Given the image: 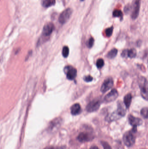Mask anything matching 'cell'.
<instances>
[{
	"label": "cell",
	"instance_id": "cell-22",
	"mask_svg": "<svg viewBox=\"0 0 148 149\" xmlns=\"http://www.w3.org/2000/svg\"><path fill=\"white\" fill-rule=\"evenodd\" d=\"M96 65L97 68L101 69L102 68L104 65V61L102 58H99L96 61Z\"/></svg>",
	"mask_w": 148,
	"mask_h": 149
},
{
	"label": "cell",
	"instance_id": "cell-21",
	"mask_svg": "<svg viewBox=\"0 0 148 149\" xmlns=\"http://www.w3.org/2000/svg\"><path fill=\"white\" fill-rule=\"evenodd\" d=\"M69 54V49L67 46H64L62 49V55L63 57L67 58Z\"/></svg>",
	"mask_w": 148,
	"mask_h": 149
},
{
	"label": "cell",
	"instance_id": "cell-28",
	"mask_svg": "<svg viewBox=\"0 0 148 149\" xmlns=\"http://www.w3.org/2000/svg\"><path fill=\"white\" fill-rule=\"evenodd\" d=\"M44 149H63V147H48Z\"/></svg>",
	"mask_w": 148,
	"mask_h": 149
},
{
	"label": "cell",
	"instance_id": "cell-17",
	"mask_svg": "<svg viewBox=\"0 0 148 149\" xmlns=\"http://www.w3.org/2000/svg\"><path fill=\"white\" fill-rule=\"evenodd\" d=\"M56 0H41V4L45 8H49L55 4Z\"/></svg>",
	"mask_w": 148,
	"mask_h": 149
},
{
	"label": "cell",
	"instance_id": "cell-9",
	"mask_svg": "<svg viewBox=\"0 0 148 149\" xmlns=\"http://www.w3.org/2000/svg\"><path fill=\"white\" fill-rule=\"evenodd\" d=\"M114 81L111 78H108L105 80L101 87L102 93H105L113 87Z\"/></svg>",
	"mask_w": 148,
	"mask_h": 149
},
{
	"label": "cell",
	"instance_id": "cell-18",
	"mask_svg": "<svg viewBox=\"0 0 148 149\" xmlns=\"http://www.w3.org/2000/svg\"><path fill=\"white\" fill-rule=\"evenodd\" d=\"M113 16L114 17H118L120 18L121 21H122L123 19V14L122 11L120 10L116 9L113 11Z\"/></svg>",
	"mask_w": 148,
	"mask_h": 149
},
{
	"label": "cell",
	"instance_id": "cell-3",
	"mask_svg": "<svg viewBox=\"0 0 148 149\" xmlns=\"http://www.w3.org/2000/svg\"><path fill=\"white\" fill-rule=\"evenodd\" d=\"M73 10L70 8H68L63 10L59 16V22L63 24L66 23L69 21L72 15Z\"/></svg>",
	"mask_w": 148,
	"mask_h": 149
},
{
	"label": "cell",
	"instance_id": "cell-29",
	"mask_svg": "<svg viewBox=\"0 0 148 149\" xmlns=\"http://www.w3.org/2000/svg\"><path fill=\"white\" fill-rule=\"evenodd\" d=\"M89 149H99V148L96 146H93V147H91Z\"/></svg>",
	"mask_w": 148,
	"mask_h": 149
},
{
	"label": "cell",
	"instance_id": "cell-15",
	"mask_svg": "<svg viewBox=\"0 0 148 149\" xmlns=\"http://www.w3.org/2000/svg\"><path fill=\"white\" fill-rule=\"evenodd\" d=\"M132 96L131 94L128 93L124 97V103L127 108H129L131 104Z\"/></svg>",
	"mask_w": 148,
	"mask_h": 149
},
{
	"label": "cell",
	"instance_id": "cell-7",
	"mask_svg": "<svg viewBox=\"0 0 148 149\" xmlns=\"http://www.w3.org/2000/svg\"><path fill=\"white\" fill-rule=\"evenodd\" d=\"M94 138L93 134L89 132H82L77 137V140L81 142H87L92 141Z\"/></svg>",
	"mask_w": 148,
	"mask_h": 149
},
{
	"label": "cell",
	"instance_id": "cell-10",
	"mask_svg": "<svg viewBox=\"0 0 148 149\" xmlns=\"http://www.w3.org/2000/svg\"><path fill=\"white\" fill-rule=\"evenodd\" d=\"M118 95L119 94L117 90L116 89H113L106 95L104 100L107 102H110L115 100L118 97Z\"/></svg>",
	"mask_w": 148,
	"mask_h": 149
},
{
	"label": "cell",
	"instance_id": "cell-12",
	"mask_svg": "<svg viewBox=\"0 0 148 149\" xmlns=\"http://www.w3.org/2000/svg\"><path fill=\"white\" fill-rule=\"evenodd\" d=\"M136 50L135 49L125 50L122 53V56L123 57H129L130 58H134L136 56Z\"/></svg>",
	"mask_w": 148,
	"mask_h": 149
},
{
	"label": "cell",
	"instance_id": "cell-13",
	"mask_svg": "<svg viewBox=\"0 0 148 149\" xmlns=\"http://www.w3.org/2000/svg\"><path fill=\"white\" fill-rule=\"evenodd\" d=\"M82 109L81 105L78 103H76L72 105L70 108L71 114L73 115L76 116L80 114L81 112Z\"/></svg>",
	"mask_w": 148,
	"mask_h": 149
},
{
	"label": "cell",
	"instance_id": "cell-14",
	"mask_svg": "<svg viewBox=\"0 0 148 149\" xmlns=\"http://www.w3.org/2000/svg\"><path fill=\"white\" fill-rule=\"evenodd\" d=\"M122 117L120 114L119 113L117 110L113 112L111 114L107 116V120L109 121H112L120 119Z\"/></svg>",
	"mask_w": 148,
	"mask_h": 149
},
{
	"label": "cell",
	"instance_id": "cell-11",
	"mask_svg": "<svg viewBox=\"0 0 148 149\" xmlns=\"http://www.w3.org/2000/svg\"><path fill=\"white\" fill-rule=\"evenodd\" d=\"M128 120L130 125H132L134 128H137L138 126H140L142 123L141 119L135 117L132 115L129 116Z\"/></svg>",
	"mask_w": 148,
	"mask_h": 149
},
{
	"label": "cell",
	"instance_id": "cell-16",
	"mask_svg": "<svg viewBox=\"0 0 148 149\" xmlns=\"http://www.w3.org/2000/svg\"><path fill=\"white\" fill-rule=\"evenodd\" d=\"M117 110L122 117L125 116L126 115V109L124 105L121 102H118V108Z\"/></svg>",
	"mask_w": 148,
	"mask_h": 149
},
{
	"label": "cell",
	"instance_id": "cell-1",
	"mask_svg": "<svg viewBox=\"0 0 148 149\" xmlns=\"http://www.w3.org/2000/svg\"><path fill=\"white\" fill-rule=\"evenodd\" d=\"M137 131V128L133 127L131 131L126 132L123 136V141L124 143L127 147H131L134 144L136 141L135 133Z\"/></svg>",
	"mask_w": 148,
	"mask_h": 149
},
{
	"label": "cell",
	"instance_id": "cell-23",
	"mask_svg": "<svg viewBox=\"0 0 148 149\" xmlns=\"http://www.w3.org/2000/svg\"><path fill=\"white\" fill-rule=\"evenodd\" d=\"M113 30H114V27L113 26L106 29V30H105L106 36L107 37H109L111 36L113 34Z\"/></svg>",
	"mask_w": 148,
	"mask_h": 149
},
{
	"label": "cell",
	"instance_id": "cell-2",
	"mask_svg": "<svg viewBox=\"0 0 148 149\" xmlns=\"http://www.w3.org/2000/svg\"><path fill=\"white\" fill-rule=\"evenodd\" d=\"M139 85L140 89L141 95L143 99L148 100V80L144 77L139 78Z\"/></svg>",
	"mask_w": 148,
	"mask_h": 149
},
{
	"label": "cell",
	"instance_id": "cell-24",
	"mask_svg": "<svg viewBox=\"0 0 148 149\" xmlns=\"http://www.w3.org/2000/svg\"><path fill=\"white\" fill-rule=\"evenodd\" d=\"M94 38L92 37L90 38L87 43V45L88 47L89 48H92L94 45Z\"/></svg>",
	"mask_w": 148,
	"mask_h": 149
},
{
	"label": "cell",
	"instance_id": "cell-5",
	"mask_svg": "<svg viewBox=\"0 0 148 149\" xmlns=\"http://www.w3.org/2000/svg\"><path fill=\"white\" fill-rule=\"evenodd\" d=\"M141 0H134L132 6V14L131 17L132 19L135 20L138 17L140 12Z\"/></svg>",
	"mask_w": 148,
	"mask_h": 149
},
{
	"label": "cell",
	"instance_id": "cell-8",
	"mask_svg": "<svg viewBox=\"0 0 148 149\" xmlns=\"http://www.w3.org/2000/svg\"><path fill=\"white\" fill-rule=\"evenodd\" d=\"M55 29L54 25L52 23L49 22L45 24L43 29L42 35L43 36H50Z\"/></svg>",
	"mask_w": 148,
	"mask_h": 149
},
{
	"label": "cell",
	"instance_id": "cell-6",
	"mask_svg": "<svg viewBox=\"0 0 148 149\" xmlns=\"http://www.w3.org/2000/svg\"><path fill=\"white\" fill-rule=\"evenodd\" d=\"M100 106H101V102L99 100L96 99L92 101L88 104L86 107V109L87 112L89 113L95 112L99 109Z\"/></svg>",
	"mask_w": 148,
	"mask_h": 149
},
{
	"label": "cell",
	"instance_id": "cell-19",
	"mask_svg": "<svg viewBox=\"0 0 148 149\" xmlns=\"http://www.w3.org/2000/svg\"><path fill=\"white\" fill-rule=\"evenodd\" d=\"M118 53V50L116 49H113L110 51L108 53L107 57L109 58L112 59V58H114Z\"/></svg>",
	"mask_w": 148,
	"mask_h": 149
},
{
	"label": "cell",
	"instance_id": "cell-25",
	"mask_svg": "<svg viewBox=\"0 0 148 149\" xmlns=\"http://www.w3.org/2000/svg\"><path fill=\"white\" fill-rule=\"evenodd\" d=\"M102 145L103 147V149H112L111 146H110L109 144L107 142L104 141H102L101 142Z\"/></svg>",
	"mask_w": 148,
	"mask_h": 149
},
{
	"label": "cell",
	"instance_id": "cell-20",
	"mask_svg": "<svg viewBox=\"0 0 148 149\" xmlns=\"http://www.w3.org/2000/svg\"><path fill=\"white\" fill-rule=\"evenodd\" d=\"M140 114L145 119H148V107H144L141 109Z\"/></svg>",
	"mask_w": 148,
	"mask_h": 149
},
{
	"label": "cell",
	"instance_id": "cell-27",
	"mask_svg": "<svg viewBox=\"0 0 148 149\" xmlns=\"http://www.w3.org/2000/svg\"><path fill=\"white\" fill-rule=\"evenodd\" d=\"M93 78L90 75H87L84 77V80L86 82H90L93 80Z\"/></svg>",
	"mask_w": 148,
	"mask_h": 149
},
{
	"label": "cell",
	"instance_id": "cell-4",
	"mask_svg": "<svg viewBox=\"0 0 148 149\" xmlns=\"http://www.w3.org/2000/svg\"><path fill=\"white\" fill-rule=\"evenodd\" d=\"M67 78L70 80H73L77 75V70L75 68L70 65L66 66L64 69Z\"/></svg>",
	"mask_w": 148,
	"mask_h": 149
},
{
	"label": "cell",
	"instance_id": "cell-30",
	"mask_svg": "<svg viewBox=\"0 0 148 149\" xmlns=\"http://www.w3.org/2000/svg\"><path fill=\"white\" fill-rule=\"evenodd\" d=\"M81 1H84V0H81Z\"/></svg>",
	"mask_w": 148,
	"mask_h": 149
},
{
	"label": "cell",
	"instance_id": "cell-26",
	"mask_svg": "<svg viewBox=\"0 0 148 149\" xmlns=\"http://www.w3.org/2000/svg\"><path fill=\"white\" fill-rule=\"evenodd\" d=\"M131 10H132V6L128 4L127 6H125V8H124V12L126 14H128Z\"/></svg>",
	"mask_w": 148,
	"mask_h": 149
}]
</instances>
